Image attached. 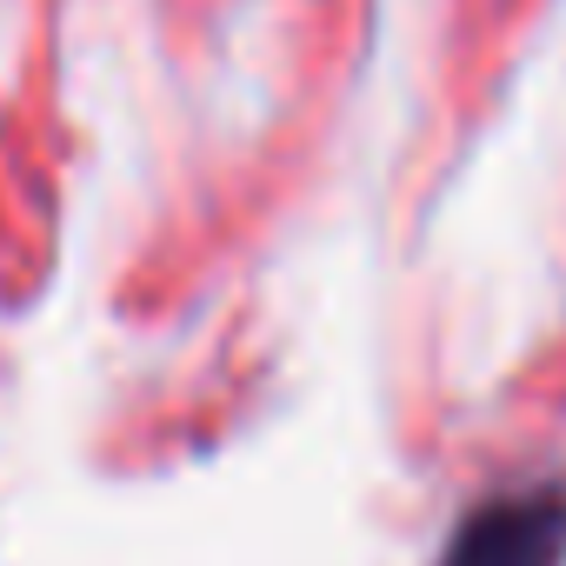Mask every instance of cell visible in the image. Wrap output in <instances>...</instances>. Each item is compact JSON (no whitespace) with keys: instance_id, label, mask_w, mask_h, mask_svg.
<instances>
[{"instance_id":"obj_1","label":"cell","mask_w":566,"mask_h":566,"mask_svg":"<svg viewBox=\"0 0 566 566\" xmlns=\"http://www.w3.org/2000/svg\"><path fill=\"white\" fill-rule=\"evenodd\" d=\"M440 566H566V480L480 500L453 526Z\"/></svg>"}]
</instances>
